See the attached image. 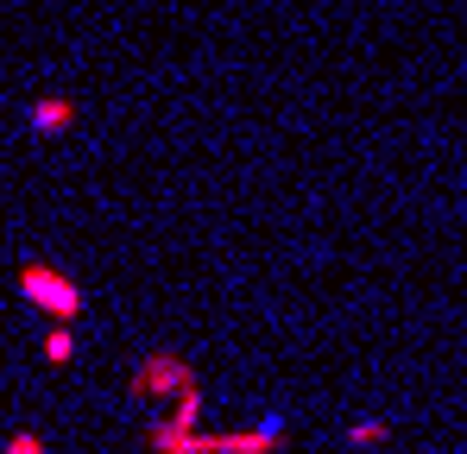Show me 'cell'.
<instances>
[{
    "instance_id": "obj_4",
    "label": "cell",
    "mask_w": 467,
    "mask_h": 454,
    "mask_svg": "<svg viewBox=\"0 0 467 454\" xmlns=\"http://www.w3.org/2000/svg\"><path fill=\"white\" fill-rule=\"evenodd\" d=\"M196 423H202V385H190V391L177 397V410H171L164 423H152V429H146V436H152V454L177 449L183 436H196Z\"/></svg>"
},
{
    "instance_id": "obj_6",
    "label": "cell",
    "mask_w": 467,
    "mask_h": 454,
    "mask_svg": "<svg viewBox=\"0 0 467 454\" xmlns=\"http://www.w3.org/2000/svg\"><path fill=\"white\" fill-rule=\"evenodd\" d=\"M45 360H51V366H70V360H77V335H70V322H51V335H45Z\"/></svg>"
},
{
    "instance_id": "obj_7",
    "label": "cell",
    "mask_w": 467,
    "mask_h": 454,
    "mask_svg": "<svg viewBox=\"0 0 467 454\" xmlns=\"http://www.w3.org/2000/svg\"><path fill=\"white\" fill-rule=\"evenodd\" d=\"M386 436H391L386 417H360V423H348V449H379Z\"/></svg>"
},
{
    "instance_id": "obj_5",
    "label": "cell",
    "mask_w": 467,
    "mask_h": 454,
    "mask_svg": "<svg viewBox=\"0 0 467 454\" xmlns=\"http://www.w3.org/2000/svg\"><path fill=\"white\" fill-rule=\"evenodd\" d=\"M70 127H77V95H38L26 108V133H38V139H57Z\"/></svg>"
},
{
    "instance_id": "obj_1",
    "label": "cell",
    "mask_w": 467,
    "mask_h": 454,
    "mask_svg": "<svg viewBox=\"0 0 467 454\" xmlns=\"http://www.w3.org/2000/svg\"><path fill=\"white\" fill-rule=\"evenodd\" d=\"M13 284H19V297L32 303L38 315H51V322H77L82 309H88V297H82L77 278H70V272H57V265H45V259H26Z\"/></svg>"
},
{
    "instance_id": "obj_2",
    "label": "cell",
    "mask_w": 467,
    "mask_h": 454,
    "mask_svg": "<svg viewBox=\"0 0 467 454\" xmlns=\"http://www.w3.org/2000/svg\"><path fill=\"white\" fill-rule=\"evenodd\" d=\"M291 442L285 436V417L272 410V417H259V423H246V429H215V436H183L177 449H164V454H278Z\"/></svg>"
},
{
    "instance_id": "obj_3",
    "label": "cell",
    "mask_w": 467,
    "mask_h": 454,
    "mask_svg": "<svg viewBox=\"0 0 467 454\" xmlns=\"http://www.w3.org/2000/svg\"><path fill=\"white\" fill-rule=\"evenodd\" d=\"M190 385H202L196 378V366L183 360V354H152V360H140L133 373H127V397H183Z\"/></svg>"
},
{
    "instance_id": "obj_8",
    "label": "cell",
    "mask_w": 467,
    "mask_h": 454,
    "mask_svg": "<svg viewBox=\"0 0 467 454\" xmlns=\"http://www.w3.org/2000/svg\"><path fill=\"white\" fill-rule=\"evenodd\" d=\"M6 454H45V436H32V429H19V436L6 442Z\"/></svg>"
}]
</instances>
